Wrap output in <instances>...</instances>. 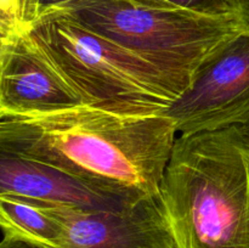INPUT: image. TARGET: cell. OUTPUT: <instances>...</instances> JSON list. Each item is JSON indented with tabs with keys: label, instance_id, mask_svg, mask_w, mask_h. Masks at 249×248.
<instances>
[{
	"label": "cell",
	"instance_id": "cell-1",
	"mask_svg": "<svg viewBox=\"0 0 249 248\" xmlns=\"http://www.w3.org/2000/svg\"><path fill=\"white\" fill-rule=\"evenodd\" d=\"M162 113H117L89 105L0 118V151L56 168L105 195L135 203L160 194L177 140Z\"/></svg>",
	"mask_w": 249,
	"mask_h": 248
},
{
	"label": "cell",
	"instance_id": "cell-2",
	"mask_svg": "<svg viewBox=\"0 0 249 248\" xmlns=\"http://www.w3.org/2000/svg\"><path fill=\"white\" fill-rule=\"evenodd\" d=\"M158 197L177 248H249V135L243 125L180 134Z\"/></svg>",
	"mask_w": 249,
	"mask_h": 248
},
{
	"label": "cell",
	"instance_id": "cell-3",
	"mask_svg": "<svg viewBox=\"0 0 249 248\" xmlns=\"http://www.w3.org/2000/svg\"><path fill=\"white\" fill-rule=\"evenodd\" d=\"M31 34L83 105L117 113H162L185 92L155 65L57 7L44 10Z\"/></svg>",
	"mask_w": 249,
	"mask_h": 248
},
{
	"label": "cell",
	"instance_id": "cell-4",
	"mask_svg": "<svg viewBox=\"0 0 249 248\" xmlns=\"http://www.w3.org/2000/svg\"><path fill=\"white\" fill-rule=\"evenodd\" d=\"M57 9L147 60L185 91L202 65L242 31L236 17L206 16L165 0H74Z\"/></svg>",
	"mask_w": 249,
	"mask_h": 248
},
{
	"label": "cell",
	"instance_id": "cell-5",
	"mask_svg": "<svg viewBox=\"0 0 249 248\" xmlns=\"http://www.w3.org/2000/svg\"><path fill=\"white\" fill-rule=\"evenodd\" d=\"M163 113L180 134L249 122V33L241 31L197 71L191 87Z\"/></svg>",
	"mask_w": 249,
	"mask_h": 248
},
{
	"label": "cell",
	"instance_id": "cell-6",
	"mask_svg": "<svg viewBox=\"0 0 249 248\" xmlns=\"http://www.w3.org/2000/svg\"><path fill=\"white\" fill-rule=\"evenodd\" d=\"M48 204L65 248H177L160 197L105 209Z\"/></svg>",
	"mask_w": 249,
	"mask_h": 248
},
{
	"label": "cell",
	"instance_id": "cell-7",
	"mask_svg": "<svg viewBox=\"0 0 249 248\" xmlns=\"http://www.w3.org/2000/svg\"><path fill=\"white\" fill-rule=\"evenodd\" d=\"M83 105L31 33L0 46V118L41 114Z\"/></svg>",
	"mask_w": 249,
	"mask_h": 248
},
{
	"label": "cell",
	"instance_id": "cell-8",
	"mask_svg": "<svg viewBox=\"0 0 249 248\" xmlns=\"http://www.w3.org/2000/svg\"><path fill=\"white\" fill-rule=\"evenodd\" d=\"M0 195L85 209L130 204L36 160L0 151Z\"/></svg>",
	"mask_w": 249,
	"mask_h": 248
},
{
	"label": "cell",
	"instance_id": "cell-9",
	"mask_svg": "<svg viewBox=\"0 0 249 248\" xmlns=\"http://www.w3.org/2000/svg\"><path fill=\"white\" fill-rule=\"evenodd\" d=\"M0 226L4 240L38 248H65V233L44 202L0 195Z\"/></svg>",
	"mask_w": 249,
	"mask_h": 248
},
{
	"label": "cell",
	"instance_id": "cell-10",
	"mask_svg": "<svg viewBox=\"0 0 249 248\" xmlns=\"http://www.w3.org/2000/svg\"><path fill=\"white\" fill-rule=\"evenodd\" d=\"M41 12L43 0H0V46L31 33Z\"/></svg>",
	"mask_w": 249,
	"mask_h": 248
},
{
	"label": "cell",
	"instance_id": "cell-11",
	"mask_svg": "<svg viewBox=\"0 0 249 248\" xmlns=\"http://www.w3.org/2000/svg\"><path fill=\"white\" fill-rule=\"evenodd\" d=\"M180 9L213 17H236L233 0H165ZM237 19V18H236Z\"/></svg>",
	"mask_w": 249,
	"mask_h": 248
},
{
	"label": "cell",
	"instance_id": "cell-12",
	"mask_svg": "<svg viewBox=\"0 0 249 248\" xmlns=\"http://www.w3.org/2000/svg\"><path fill=\"white\" fill-rule=\"evenodd\" d=\"M235 16L243 32L249 33V0H233Z\"/></svg>",
	"mask_w": 249,
	"mask_h": 248
},
{
	"label": "cell",
	"instance_id": "cell-13",
	"mask_svg": "<svg viewBox=\"0 0 249 248\" xmlns=\"http://www.w3.org/2000/svg\"><path fill=\"white\" fill-rule=\"evenodd\" d=\"M0 248H38L33 245L23 242V241L18 240H4L2 238L1 243H0Z\"/></svg>",
	"mask_w": 249,
	"mask_h": 248
},
{
	"label": "cell",
	"instance_id": "cell-14",
	"mask_svg": "<svg viewBox=\"0 0 249 248\" xmlns=\"http://www.w3.org/2000/svg\"><path fill=\"white\" fill-rule=\"evenodd\" d=\"M72 1L74 0H43V11L46 9H51V7L62 6V5L70 4Z\"/></svg>",
	"mask_w": 249,
	"mask_h": 248
},
{
	"label": "cell",
	"instance_id": "cell-15",
	"mask_svg": "<svg viewBox=\"0 0 249 248\" xmlns=\"http://www.w3.org/2000/svg\"><path fill=\"white\" fill-rule=\"evenodd\" d=\"M243 128L246 129V131H247V133H248V135H249V122H248L247 124H243Z\"/></svg>",
	"mask_w": 249,
	"mask_h": 248
}]
</instances>
